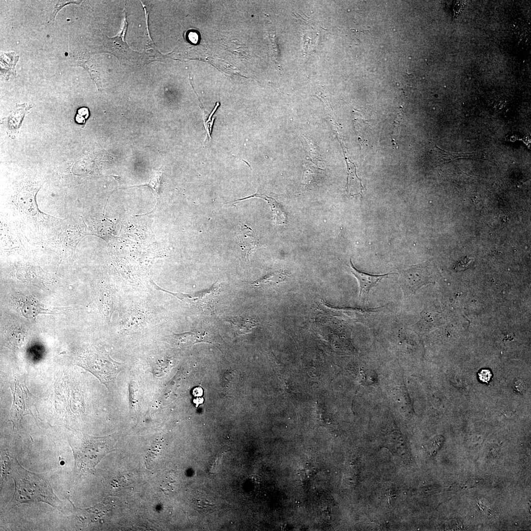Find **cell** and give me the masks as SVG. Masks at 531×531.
Wrapping results in <instances>:
<instances>
[{
  "mask_svg": "<svg viewBox=\"0 0 531 531\" xmlns=\"http://www.w3.org/2000/svg\"><path fill=\"white\" fill-rule=\"evenodd\" d=\"M75 3V4H78L79 3L77 2V1H59V2H58V3L56 5V6L54 9V14H54V17H54L55 16L56 13L58 12V11L62 6H63L64 5H66V4H69V3Z\"/></svg>",
  "mask_w": 531,
  "mask_h": 531,
  "instance_id": "21",
  "label": "cell"
},
{
  "mask_svg": "<svg viewBox=\"0 0 531 531\" xmlns=\"http://www.w3.org/2000/svg\"><path fill=\"white\" fill-rule=\"evenodd\" d=\"M10 473L14 481L15 491L7 506L9 508L22 503L44 502L62 511L63 503L54 493L45 475L26 470L16 458L12 459Z\"/></svg>",
  "mask_w": 531,
  "mask_h": 531,
  "instance_id": "1",
  "label": "cell"
},
{
  "mask_svg": "<svg viewBox=\"0 0 531 531\" xmlns=\"http://www.w3.org/2000/svg\"><path fill=\"white\" fill-rule=\"evenodd\" d=\"M20 302L21 313L26 318L33 319L38 314L49 313L44 305L31 295L22 297Z\"/></svg>",
  "mask_w": 531,
  "mask_h": 531,
  "instance_id": "9",
  "label": "cell"
},
{
  "mask_svg": "<svg viewBox=\"0 0 531 531\" xmlns=\"http://www.w3.org/2000/svg\"><path fill=\"white\" fill-rule=\"evenodd\" d=\"M435 157L439 161L447 162L455 159L467 158L471 155L473 154V152L467 153H454L444 151L439 148H436L434 149Z\"/></svg>",
  "mask_w": 531,
  "mask_h": 531,
  "instance_id": "15",
  "label": "cell"
},
{
  "mask_svg": "<svg viewBox=\"0 0 531 531\" xmlns=\"http://www.w3.org/2000/svg\"><path fill=\"white\" fill-rule=\"evenodd\" d=\"M129 406L131 410L135 411L138 402V386L134 381L129 384Z\"/></svg>",
  "mask_w": 531,
  "mask_h": 531,
  "instance_id": "17",
  "label": "cell"
},
{
  "mask_svg": "<svg viewBox=\"0 0 531 531\" xmlns=\"http://www.w3.org/2000/svg\"><path fill=\"white\" fill-rule=\"evenodd\" d=\"M214 334V333L203 330L196 332L192 331L173 334L168 336L167 339L169 343L175 346L185 347L201 342L212 343V338Z\"/></svg>",
  "mask_w": 531,
  "mask_h": 531,
  "instance_id": "8",
  "label": "cell"
},
{
  "mask_svg": "<svg viewBox=\"0 0 531 531\" xmlns=\"http://www.w3.org/2000/svg\"><path fill=\"white\" fill-rule=\"evenodd\" d=\"M284 277V275L280 272H271L263 278L253 282L251 285L255 288L265 287L267 286L278 284L283 280Z\"/></svg>",
  "mask_w": 531,
  "mask_h": 531,
  "instance_id": "14",
  "label": "cell"
},
{
  "mask_svg": "<svg viewBox=\"0 0 531 531\" xmlns=\"http://www.w3.org/2000/svg\"><path fill=\"white\" fill-rule=\"evenodd\" d=\"M28 109H29V108H27L26 106L25 107H23V106H21V108L17 109L14 112H13V114L10 115V116H9L8 118V122L13 121L14 120V119L15 120V121L9 126V129L13 130L16 129L20 126L21 124L18 122L17 119L19 120L20 121L22 122L24 116H25Z\"/></svg>",
  "mask_w": 531,
  "mask_h": 531,
  "instance_id": "16",
  "label": "cell"
},
{
  "mask_svg": "<svg viewBox=\"0 0 531 531\" xmlns=\"http://www.w3.org/2000/svg\"><path fill=\"white\" fill-rule=\"evenodd\" d=\"M513 386L515 390L519 393L523 392L526 389L525 382L520 379H517L514 381Z\"/></svg>",
  "mask_w": 531,
  "mask_h": 531,
  "instance_id": "19",
  "label": "cell"
},
{
  "mask_svg": "<svg viewBox=\"0 0 531 531\" xmlns=\"http://www.w3.org/2000/svg\"><path fill=\"white\" fill-rule=\"evenodd\" d=\"M237 237L240 248L245 254L244 256L247 258L256 246L254 233L249 227H246L239 233Z\"/></svg>",
  "mask_w": 531,
  "mask_h": 531,
  "instance_id": "12",
  "label": "cell"
},
{
  "mask_svg": "<svg viewBox=\"0 0 531 531\" xmlns=\"http://www.w3.org/2000/svg\"><path fill=\"white\" fill-rule=\"evenodd\" d=\"M349 268L357 279L359 286V298L364 303L368 299L371 288L376 285L382 279L387 278L391 273L380 275L370 274L357 270L350 260Z\"/></svg>",
  "mask_w": 531,
  "mask_h": 531,
  "instance_id": "7",
  "label": "cell"
},
{
  "mask_svg": "<svg viewBox=\"0 0 531 531\" xmlns=\"http://www.w3.org/2000/svg\"><path fill=\"white\" fill-rule=\"evenodd\" d=\"M253 197H258L266 200L272 207L276 223L278 224H282L285 223L286 219V215L285 211L281 206L274 199L269 197L264 194L256 193L249 197L240 199V200H243Z\"/></svg>",
  "mask_w": 531,
  "mask_h": 531,
  "instance_id": "13",
  "label": "cell"
},
{
  "mask_svg": "<svg viewBox=\"0 0 531 531\" xmlns=\"http://www.w3.org/2000/svg\"><path fill=\"white\" fill-rule=\"evenodd\" d=\"M189 40L194 43H196L198 40V35L195 32H191L189 35Z\"/></svg>",
  "mask_w": 531,
  "mask_h": 531,
  "instance_id": "22",
  "label": "cell"
},
{
  "mask_svg": "<svg viewBox=\"0 0 531 531\" xmlns=\"http://www.w3.org/2000/svg\"><path fill=\"white\" fill-rule=\"evenodd\" d=\"M37 191L24 190L18 195V201L21 207L28 214L35 215L38 211L35 201Z\"/></svg>",
  "mask_w": 531,
  "mask_h": 531,
  "instance_id": "11",
  "label": "cell"
},
{
  "mask_svg": "<svg viewBox=\"0 0 531 531\" xmlns=\"http://www.w3.org/2000/svg\"><path fill=\"white\" fill-rule=\"evenodd\" d=\"M12 392L13 396V403L11 410L10 416L13 422V427H19L21 424L23 416L30 413L28 409V403L29 398L27 394L24 391L25 389L21 388L20 385L18 383H15L14 385H11Z\"/></svg>",
  "mask_w": 531,
  "mask_h": 531,
  "instance_id": "6",
  "label": "cell"
},
{
  "mask_svg": "<svg viewBox=\"0 0 531 531\" xmlns=\"http://www.w3.org/2000/svg\"><path fill=\"white\" fill-rule=\"evenodd\" d=\"M154 286L158 290L171 294L185 303L193 305L202 309H207L212 307L221 288L219 284H215L208 289L186 294L181 293L170 292L154 284Z\"/></svg>",
  "mask_w": 531,
  "mask_h": 531,
  "instance_id": "5",
  "label": "cell"
},
{
  "mask_svg": "<svg viewBox=\"0 0 531 531\" xmlns=\"http://www.w3.org/2000/svg\"><path fill=\"white\" fill-rule=\"evenodd\" d=\"M89 115V111L87 108L82 107L80 108L78 110V114L77 115V117H81L82 123H85V120L86 118H88Z\"/></svg>",
  "mask_w": 531,
  "mask_h": 531,
  "instance_id": "20",
  "label": "cell"
},
{
  "mask_svg": "<svg viewBox=\"0 0 531 531\" xmlns=\"http://www.w3.org/2000/svg\"><path fill=\"white\" fill-rule=\"evenodd\" d=\"M115 441L111 436H84L70 444L75 459V466L80 474L94 473L95 466L108 453L114 450Z\"/></svg>",
  "mask_w": 531,
  "mask_h": 531,
  "instance_id": "2",
  "label": "cell"
},
{
  "mask_svg": "<svg viewBox=\"0 0 531 531\" xmlns=\"http://www.w3.org/2000/svg\"><path fill=\"white\" fill-rule=\"evenodd\" d=\"M236 335H241L250 333L258 324V322L254 318L236 316L227 320Z\"/></svg>",
  "mask_w": 531,
  "mask_h": 531,
  "instance_id": "10",
  "label": "cell"
},
{
  "mask_svg": "<svg viewBox=\"0 0 531 531\" xmlns=\"http://www.w3.org/2000/svg\"><path fill=\"white\" fill-rule=\"evenodd\" d=\"M203 389L201 387H196L193 390V394L195 396H200L203 394Z\"/></svg>",
  "mask_w": 531,
  "mask_h": 531,
  "instance_id": "23",
  "label": "cell"
},
{
  "mask_svg": "<svg viewBox=\"0 0 531 531\" xmlns=\"http://www.w3.org/2000/svg\"><path fill=\"white\" fill-rule=\"evenodd\" d=\"M479 380L484 383H488L490 381L492 374L490 370L483 369L478 373Z\"/></svg>",
  "mask_w": 531,
  "mask_h": 531,
  "instance_id": "18",
  "label": "cell"
},
{
  "mask_svg": "<svg viewBox=\"0 0 531 531\" xmlns=\"http://www.w3.org/2000/svg\"><path fill=\"white\" fill-rule=\"evenodd\" d=\"M433 282L427 269L420 266L405 270L399 279L400 286L406 297L414 294L423 286Z\"/></svg>",
  "mask_w": 531,
  "mask_h": 531,
  "instance_id": "4",
  "label": "cell"
},
{
  "mask_svg": "<svg viewBox=\"0 0 531 531\" xmlns=\"http://www.w3.org/2000/svg\"><path fill=\"white\" fill-rule=\"evenodd\" d=\"M77 365L89 372L109 391L116 388V379L124 370V364L113 360L103 349H92L87 352Z\"/></svg>",
  "mask_w": 531,
  "mask_h": 531,
  "instance_id": "3",
  "label": "cell"
}]
</instances>
